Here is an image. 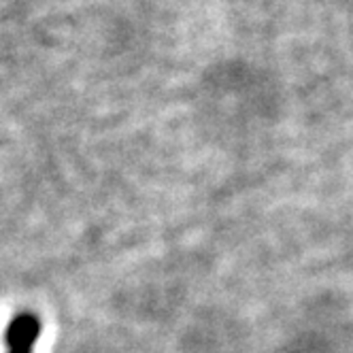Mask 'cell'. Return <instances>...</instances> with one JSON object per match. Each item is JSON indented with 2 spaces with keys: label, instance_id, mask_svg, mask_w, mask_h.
<instances>
[{
  "label": "cell",
  "instance_id": "obj_1",
  "mask_svg": "<svg viewBox=\"0 0 353 353\" xmlns=\"http://www.w3.org/2000/svg\"><path fill=\"white\" fill-rule=\"evenodd\" d=\"M43 321L32 311L17 313L5 330L7 353H34V345L41 339Z\"/></svg>",
  "mask_w": 353,
  "mask_h": 353
}]
</instances>
